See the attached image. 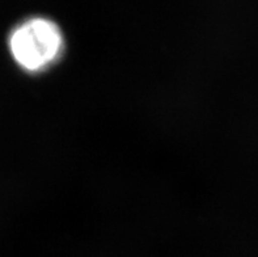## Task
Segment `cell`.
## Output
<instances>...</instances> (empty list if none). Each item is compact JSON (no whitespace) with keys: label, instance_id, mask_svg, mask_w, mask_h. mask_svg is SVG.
Wrapping results in <instances>:
<instances>
[{"label":"cell","instance_id":"6da1fadb","mask_svg":"<svg viewBox=\"0 0 258 257\" xmlns=\"http://www.w3.org/2000/svg\"><path fill=\"white\" fill-rule=\"evenodd\" d=\"M15 62L26 71H39L51 65L62 52L63 37L58 25L47 19L34 17L12 30L8 39Z\"/></svg>","mask_w":258,"mask_h":257}]
</instances>
